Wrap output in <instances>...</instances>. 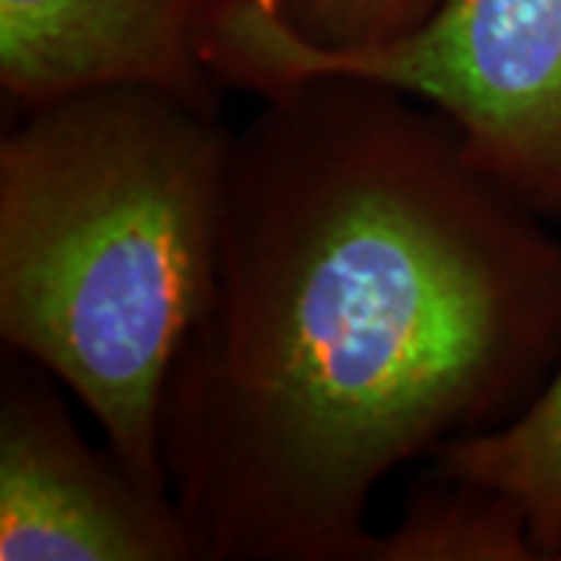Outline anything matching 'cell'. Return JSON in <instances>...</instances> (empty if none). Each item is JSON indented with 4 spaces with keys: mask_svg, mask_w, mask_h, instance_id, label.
<instances>
[{
    "mask_svg": "<svg viewBox=\"0 0 561 561\" xmlns=\"http://www.w3.org/2000/svg\"><path fill=\"white\" fill-rule=\"evenodd\" d=\"M561 362V238L387 84L309 79L231 135L219 268L162 393L209 561H365L375 490Z\"/></svg>",
    "mask_w": 561,
    "mask_h": 561,
    "instance_id": "6da1fadb",
    "label": "cell"
},
{
    "mask_svg": "<svg viewBox=\"0 0 561 561\" xmlns=\"http://www.w3.org/2000/svg\"><path fill=\"white\" fill-rule=\"evenodd\" d=\"M228 157L219 113L153 88L28 110L0 144V337L162 486V393L216 280Z\"/></svg>",
    "mask_w": 561,
    "mask_h": 561,
    "instance_id": "7a4b0ae2",
    "label": "cell"
},
{
    "mask_svg": "<svg viewBox=\"0 0 561 561\" xmlns=\"http://www.w3.org/2000/svg\"><path fill=\"white\" fill-rule=\"evenodd\" d=\"M201 54L256 98L359 79L427 103L486 179L561 228V0H437L412 32L350 50L302 41L272 0H209Z\"/></svg>",
    "mask_w": 561,
    "mask_h": 561,
    "instance_id": "3957f363",
    "label": "cell"
},
{
    "mask_svg": "<svg viewBox=\"0 0 561 561\" xmlns=\"http://www.w3.org/2000/svg\"><path fill=\"white\" fill-rule=\"evenodd\" d=\"M203 546L169 486L113 446L94 449L50 383L0 381V561H197Z\"/></svg>",
    "mask_w": 561,
    "mask_h": 561,
    "instance_id": "277c9868",
    "label": "cell"
},
{
    "mask_svg": "<svg viewBox=\"0 0 561 561\" xmlns=\"http://www.w3.org/2000/svg\"><path fill=\"white\" fill-rule=\"evenodd\" d=\"M209 0H0V84L22 110L153 88L219 113L201 54Z\"/></svg>",
    "mask_w": 561,
    "mask_h": 561,
    "instance_id": "5b68a950",
    "label": "cell"
},
{
    "mask_svg": "<svg viewBox=\"0 0 561 561\" xmlns=\"http://www.w3.org/2000/svg\"><path fill=\"white\" fill-rule=\"evenodd\" d=\"M434 474L471 481L512 500L540 559L561 556V362L512 421L431 456Z\"/></svg>",
    "mask_w": 561,
    "mask_h": 561,
    "instance_id": "8992f818",
    "label": "cell"
},
{
    "mask_svg": "<svg viewBox=\"0 0 561 561\" xmlns=\"http://www.w3.org/2000/svg\"><path fill=\"white\" fill-rule=\"evenodd\" d=\"M434 474V471H431ZM527 522L512 500L471 481L434 474L365 561H534Z\"/></svg>",
    "mask_w": 561,
    "mask_h": 561,
    "instance_id": "52a82bcc",
    "label": "cell"
},
{
    "mask_svg": "<svg viewBox=\"0 0 561 561\" xmlns=\"http://www.w3.org/2000/svg\"><path fill=\"white\" fill-rule=\"evenodd\" d=\"M272 7L302 41L350 50L412 32L427 20L437 0H272Z\"/></svg>",
    "mask_w": 561,
    "mask_h": 561,
    "instance_id": "ba28073f",
    "label": "cell"
},
{
    "mask_svg": "<svg viewBox=\"0 0 561 561\" xmlns=\"http://www.w3.org/2000/svg\"><path fill=\"white\" fill-rule=\"evenodd\" d=\"M559 559H561V556H559Z\"/></svg>",
    "mask_w": 561,
    "mask_h": 561,
    "instance_id": "9c48e42d",
    "label": "cell"
}]
</instances>
